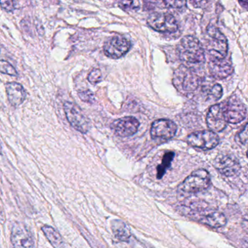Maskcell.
Here are the masks:
<instances>
[{"label": "cell", "mask_w": 248, "mask_h": 248, "mask_svg": "<svg viewBox=\"0 0 248 248\" xmlns=\"http://www.w3.org/2000/svg\"><path fill=\"white\" fill-rule=\"evenodd\" d=\"M87 240H88L89 243H90V246L93 247V248H107L106 246H103L101 243H99V242L96 241L94 239H90V237H86Z\"/></svg>", "instance_id": "30"}, {"label": "cell", "mask_w": 248, "mask_h": 248, "mask_svg": "<svg viewBox=\"0 0 248 248\" xmlns=\"http://www.w3.org/2000/svg\"><path fill=\"white\" fill-rule=\"evenodd\" d=\"M223 94V89L220 84H215L208 93V99L213 101L219 100Z\"/></svg>", "instance_id": "23"}, {"label": "cell", "mask_w": 248, "mask_h": 248, "mask_svg": "<svg viewBox=\"0 0 248 248\" xmlns=\"http://www.w3.org/2000/svg\"><path fill=\"white\" fill-rule=\"evenodd\" d=\"M78 95L79 97L85 103H93V102H94V94L90 90L80 92L78 93Z\"/></svg>", "instance_id": "26"}, {"label": "cell", "mask_w": 248, "mask_h": 248, "mask_svg": "<svg viewBox=\"0 0 248 248\" xmlns=\"http://www.w3.org/2000/svg\"><path fill=\"white\" fill-rule=\"evenodd\" d=\"M131 47V42L120 36H114L105 43V55L112 59H118L128 53Z\"/></svg>", "instance_id": "10"}, {"label": "cell", "mask_w": 248, "mask_h": 248, "mask_svg": "<svg viewBox=\"0 0 248 248\" xmlns=\"http://www.w3.org/2000/svg\"><path fill=\"white\" fill-rule=\"evenodd\" d=\"M166 6L173 10H182L186 5L187 0H163Z\"/></svg>", "instance_id": "22"}, {"label": "cell", "mask_w": 248, "mask_h": 248, "mask_svg": "<svg viewBox=\"0 0 248 248\" xmlns=\"http://www.w3.org/2000/svg\"><path fill=\"white\" fill-rule=\"evenodd\" d=\"M112 230L116 240L128 243L131 237L130 227L121 220H115L112 222Z\"/></svg>", "instance_id": "17"}, {"label": "cell", "mask_w": 248, "mask_h": 248, "mask_svg": "<svg viewBox=\"0 0 248 248\" xmlns=\"http://www.w3.org/2000/svg\"><path fill=\"white\" fill-rule=\"evenodd\" d=\"M243 248H248V240H246L243 244Z\"/></svg>", "instance_id": "32"}, {"label": "cell", "mask_w": 248, "mask_h": 248, "mask_svg": "<svg viewBox=\"0 0 248 248\" xmlns=\"http://www.w3.org/2000/svg\"><path fill=\"white\" fill-rule=\"evenodd\" d=\"M211 185V176L208 170L198 169L192 172L181 184L179 189L183 193H198L205 190Z\"/></svg>", "instance_id": "3"}, {"label": "cell", "mask_w": 248, "mask_h": 248, "mask_svg": "<svg viewBox=\"0 0 248 248\" xmlns=\"http://www.w3.org/2000/svg\"><path fill=\"white\" fill-rule=\"evenodd\" d=\"M64 111L73 128L83 134L87 133L90 128V121L77 105L67 102L64 104Z\"/></svg>", "instance_id": "6"}, {"label": "cell", "mask_w": 248, "mask_h": 248, "mask_svg": "<svg viewBox=\"0 0 248 248\" xmlns=\"http://www.w3.org/2000/svg\"><path fill=\"white\" fill-rule=\"evenodd\" d=\"M209 71L211 75L217 79H224L230 77L233 73L231 61L224 59H211L209 62Z\"/></svg>", "instance_id": "15"}, {"label": "cell", "mask_w": 248, "mask_h": 248, "mask_svg": "<svg viewBox=\"0 0 248 248\" xmlns=\"http://www.w3.org/2000/svg\"><path fill=\"white\" fill-rule=\"evenodd\" d=\"M5 88L7 98L12 106L17 107L23 103L26 98V92L22 85L16 82L8 83Z\"/></svg>", "instance_id": "16"}, {"label": "cell", "mask_w": 248, "mask_h": 248, "mask_svg": "<svg viewBox=\"0 0 248 248\" xmlns=\"http://www.w3.org/2000/svg\"><path fill=\"white\" fill-rule=\"evenodd\" d=\"M206 49L211 59H224L228 53V42L221 31L214 26L207 29Z\"/></svg>", "instance_id": "2"}, {"label": "cell", "mask_w": 248, "mask_h": 248, "mask_svg": "<svg viewBox=\"0 0 248 248\" xmlns=\"http://www.w3.org/2000/svg\"><path fill=\"white\" fill-rule=\"evenodd\" d=\"M189 1L196 8H204L209 2V0H189Z\"/></svg>", "instance_id": "29"}, {"label": "cell", "mask_w": 248, "mask_h": 248, "mask_svg": "<svg viewBox=\"0 0 248 248\" xmlns=\"http://www.w3.org/2000/svg\"><path fill=\"white\" fill-rule=\"evenodd\" d=\"M223 109L227 123H240L247 116L248 111L246 106L236 97H231L224 106H223Z\"/></svg>", "instance_id": "8"}, {"label": "cell", "mask_w": 248, "mask_h": 248, "mask_svg": "<svg viewBox=\"0 0 248 248\" xmlns=\"http://www.w3.org/2000/svg\"><path fill=\"white\" fill-rule=\"evenodd\" d=\"M214 166L218 171L227 176H233L238 173L240 165L236 157L230 155H221L215 158Z\"/></svg>", "instance_id": "13"}, {"label": "cell", "mask_w": 248, "mask_h": 248, "mask_svg": "<svg viewBox=\"0 0 248 248\" xmlns=\"http://www.w3.org/2000/svg\"><path fill=\"white\" fill-rule=\"evenodd\" d=\"M147 23L151 29L160 33H175L179 29L174 16L167 13H152L147 19Z\"/></svg>", "instance_id": "5"}, {"label": "cell", "mask_w": 248, "mask_h": 248, "mask_svg": "<svg viewBox=\"0 0 248 248\" xmlns=\"http://www.w3.org/2000/svg\"><path fill=\"white\" fill-rule=\"evenodd\" d=\"M189 145L202 150H212L219 143V137L213 131H196L187 137Z\"/></svg>", "instance_id": "7"}, {"label": "cell", "mask_w": 248, "mask_h": 248, "mask_svg": "<svg viewBox=\"0 0 248 248\" xmlns=\"http://www.w3.org/2000/svg\"><path fill=\"white\" fill-rule=\"evenodd\" d=\"M176 132L177 125L168 119H159L151 124V136L154 140H170Z\"/></svg>", "instance_id": "11"}, {"label": "cell", "mask_w": 248, "mask_h": 248, "mask_svg": "<svg viewBox=\"0 0 248 248\" xmlns=\"http://www.w3.org/2000/svg\"><path fill=\"white\" fill-rule=\"evenodd\" d=\"M102 79V74L100 70L93 69L91 72L90 73L88 76L89 82L93 84H96L100 82Z\"/></svg>", "instance_id": "25"}, {"label": "cell", "mask_w": 248, "mask_h": 248, "mask_svg": "<svg viewBox=\"0 0 248 248\" xmlns=\"http://www.w3.org/2000/svg\"><path fill=\"white\" fill-rule=\"evenodd\" d=\"M200 222L212 228L218 229L225 227L227 219L225 216L221 213L214 212L202 217Z\"/></svg>", "instance_id": "18"}, {"label": "cell", "mask_w": 248, "mask_h": 248, "mask_svg": "<svg viewBox=\"0 0 248 248\" xmlns=\"http://www.w3.org/2000/svg\"><path fill=\"white\" fill-rule=\"evenodd\" d=\"M11 243L13 248H34L33 236L25 224L15 223L12 227Z\"/></svg>", "instance_id": "9"}, {"label": "cell", "mask_w": 248, "mask_h": 248, "mask_svg": "<svg viewBox=\"0 0 248 248\" xmlns=\"http://www.w3.org/2000/svg\"><path fill=\"white\" fill-rule=\"evenodd\" d=\"M207 125L211 131L221 132L227 127V122L224 116L223 105H214L207 115Z\"/></svg>", "instance_id": "12"}, {"label": "cell", "mask_w": 248, "mask_h": 248, "mask_svg": "<svg viewBox=\"0 0 248 248\" xmlns=\"http://www.w3.org/2000/svg\"><path fill=\"white\" fill-rule=\"evenodd\" d=\"M238 1L243 8L248 10V0H238Z\"/></svg>", "instance_id": "31"}, {"label": "cell", "mask_w": 248, "mask_h": 248, "mask_svg": "<svg viewBox=\"0 0 248 248\" xmlns=\"http://www.w3.org/2000/svg\"><path fill=\"white\" fill-rule=\"evenodd\" d=\"M173 83L176 88L183 93L195 91L199 84V77L193 68L182 65L175 73Z\"/></svg>", "instance_id": "4"}, {"label": "cell", "mask_w": 248, "mask_h": 248, "mask_svg": "<svg viewBox=\"0 0 248 248\" xmlns=\"http://www.w3.org/2000/svg\"><path fill=\"white\" fill-rule=\"evenodd\" d=\"M238 139L242 144L244 145H248V123L239 133Z\"/></svg>", "instance_id": "27"}, {"label": "cell", "mask_w": 248, "mask_h": 248, "mask_svg": "<svg viewBox=\"0 0 248 248\" xmlns=\"http://www.w3.org/2000/svg\"><path fill=\"white\" fill-rule=\"evenodd\" d=\"M0 71L1 74H7V75L13 76V77H17V74L16 69L12 66L8 62L1 60L0 62Z\"/></svg>", "instance_id": "24"}, {"label": "cell", "mask_w": 248, "mask_h": 248, "mask_svg": "<svg viewBox=\"0 0 248 248\" xmlns=\"http://www.w3.org/2000/svg\"><path fill=\"white\" fill-rule=\"evenodd\" d=\"M42 232L48 241L54 248H64V242L61 234L52 227L45 226L42 228Z\"/></svg>", "instance_id": "19"}, {"label": "cell", "mask_w": 248, "mask_h": 248, "mask_svg": "<svg viewBox=\"0 0 248 248\" xmlns=\"http://www.w3.org/2000/svg\"><path fill=\"white\" fill-rule=\"evenodd\" d=\"M139 125V122L135 118L124 117L115 121L112 124V128L119 137H127L135 134Z\"/></svg>", "instance_id": "14"}, {"label": "cell", "mask_w": 248, "mask_h": 248, "mask_svg": "<svg viewBox=\"0 0 248 248\" xmlns=\"http://www.w3.org/2000/svg\"><path fill=\"white\" fill-rule=\"evenodd\" d=\"M119 6L125 11H136L139 9V2L138 0H120Z\"/></svg>", "instance_id": "21"}, {"label": "cell", "mask_w": 248, "mask_h": 248, "mask_svg": "<svg viewBox=\"0 0 248 248\" xmlns=\"http://www.w3.org/2000/svg\"><path fill=\"white\" fill-rule=\"evenodd\" d=\"M178 52L181 61L190 68L199 66L205 62V49L195 36H186L182 38L178 46Z\"/></svg>", "instance_id": "1"}, {"label": "cell", "mask_w": 248, "mask_h": 248, "mask_svg": "<svg viewBox=\"0 0 248 248\" xmlns=\"http://www.w3.org/2000/svg\"><path fill=\"white\" fill-rule=\"evenodd\" d=\"M247 156H248V153H247Z\"/></svg>", "instance_id": "33"}, {"label": "cell", "mask_w": 248, "mask_h": 248, "mask_svg": "<svg viewBox=\"0 0 248 248\" xmlns=\"http://www.w3.org/2000/svg\"><path fill=\"white\" fill-rule=\"evenodd\" d=\"M1 7L7 12H13L15 9V0H0Z\"/></svg>", "instance_id": "28"}, {"label": "cell", "mask_w": 248, "mask_h": 248, "mask_svg": "<svg viewBox=\"0 0 248 248\" xmlns=\"http://www.w3.org/2000/svg\"><path fill=\"white\" fill-rule=\"evenodd\" d=\"M174 156L175 153L173 152H168V153L165 154L161 164H160V166L157 167V179H160L163 177L167 169L170 167V165H171L172 161L174 158Z\"/></svg>", "instance_id": "20"}]
</instances>
